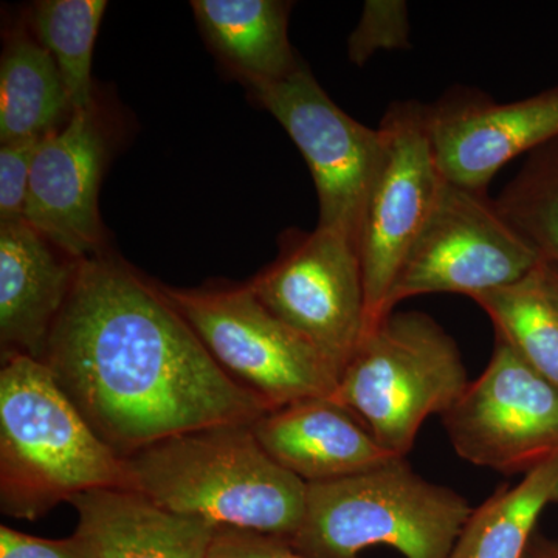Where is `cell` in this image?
<instances>
[{
  "instance_id": "6da1fadb",
  "label": "cell",
  "mask_w": 558,
  "mask_h": 558,
  "mask_svg": "<svg viewBox=\"0 0 558 558\" xmlns=\"http://www.w3.org/2000/svg\"><path fill=\"white\" fill-rule=\"evenodd\" d=\"M39 362L121 458L271 411L220 368L161 286L106 253L81 260Z\"/></svg>"
},
{
  "instance_id": "7a4b0ae2",
  "label": "cell",
  "mask_w": 558,
  "mask_h": 558,
  "mask_svg": "<svg viewBox=\"0 0 558 558\" xmlns=\"http://www.w3.org/2000/svg\"><path fill=\"white\" fill-rule=\"evenodd\" d=\"M252 425H215L135 451L124 458L132 490L218 529L289 543L303 520L307 484L264 451Z\"/></svg>"
},
{
  "instance_id": "3957f363",
  "label": "cell",
  "mask_w": 558,
  "mask_h": 558,
  "mask_svg": "<svg viewBox=\"0 0 558 558\" xmlns=\"http://www.w3.org/2000/svg\"><path fill=\"white\" fill-rule=\"evenodd\" d=\"M97 488H131L124 458L110 449L58 387L25 355L0 369V509L35 521Z\"/></svg>"
},
{
  "instance_id": "277c9868",
  "label": "cell",
  "mask_w": 558,
  "mask_h": 558,
  "mask_svg": "<svg viewBox=\"0 0 558 558\" xmlns=\"http://www.w3.org/2000/svg\"><path fill=\"white\" fill-rule=\"evenodd\" d=\"M472 512L457 490L398 458L360 475L307 484L303 520L289 545L310 558H359L373 546L403 558H450Z\"/></svg>"
},
{
  "instance_id": "5b68a950",
  "label": "cell",
  "mask_w": 558,
  "mask_h": 558,
  "mask_svg": "<svg viewBox=\"0 0 558 558\" xmlns=\"http://www.w3.org/2000/svg\"><path fill=\"white\" fill-rule=\"evenodd\" d=\"M469 384L457 341L435 318L391 312L363 333L330 399L407 458L424 422L449 411Z\"/></svg>"
},
{
  "instance_id": "8992f818",
  "label": "cell",
  "mask_w": 558,
  "mask_h": 558,
  "mask_svg": "<svg viewBox=\"0 0 558 558\" xmlns=\"http://www.w3.org/2000/svg\"><path fill=\"white\" fill-rule=\"evenodd\" d=\"M161 289L220 368L271 410L332 398L339 369L271 314L247 284Z\"/></svg>"
},
{
  "instance_id": "52a82bcc",
  "label": "cell",
  "mask_w": 558,
  "mask_h": 558,
  "mask_svg": "<svg viewBox=\"0 0 558 558\" xmlns=\"http://www.w3.org/2000/svg\"><path fill=\"white\" fill-rule=\"evenodd\" d=\"M542 264L502 218L495 199L444 179L435 207L389 290L385 317L414 296L458 293L473 299L515 284Z\"/></svg>"
},
{
  "instance_id": "ba28073f",
  "label": "cell",
  "mask_w": 558,
  "mask_h": 558,
  "mask_svg": "<svg viewBox=\"0 0 558 558\" xmlns=\"http://www.w3.org/2000/svg\"><path fill=\"white\" fill-rule=\"evenodd\" d=\"M379 131L380 157L357 241L365 284L366 330L385 318L389 290L424 229L444 182L429 140L424 102H392Z\"/></svg>"
},
{
  "instance_id": "9c48e42d",
  "label": "cell",
  "mask_w": 558,
  "mask_h": 558,
  "mask_svg": "<svg viewBox=\"0 0 558 558\" xmlns=\"http://www.w3.org/2000/svg\"><path fill=\"white\" fill-rule=\"evenodd\" d=\"M281 322L341 371L366 330L357 247L333 230H289L277 258L245 282Z\"/></svg>"
},
{
  "instance_id": "30bf717a",
  "label": "cell",
  "mask_w": 558,
  "mask_h": 558,
  "mask_svg": "<svg viewBox=\"0 0 558 558\" xmlns=\"http://www.w3.org/2000/svg\"><path fill=\"white\" fill-rule=\"evenodd\" d=\"M440 422L459 458L526 475L558 454V388L495 336L486 369Z\"/></svg>"
},
{
  "instance_id": "8fae6325",
  "label": "cell",
  "mask_w": 558,
  "mask_h": 558,
  "mask_svg": "<svg viewBox=\"0 0 558 558\" xmlns=\"http://www.w3.org/2000/svg\"><path fill=\"white\" fill-rule=\"evenodd\" d=\"M250 92L303 154L317 190V227L343 234L357 247L380 157L379 128L373 130L348 116L304 64L288 78L256 84Z\"/></svg>"
},
{
  "instance_id": "7c38bea8",
  "label": "cell",
  "mask_w": 558,
  "mask_h": 558,
  "mask_svg": "<svg viewBox=\"0 0 558 558\" xmlns=\"http://www.w3.org/2000/svg\"><path fill=\"white\" fill-rule=\"evenodd\" d=\"M425 121L442 178L487 193L506 165L558 138V84L510 102L451 87L425 105Z\"/></svg>"
},
{
  "instance_id": "4fadbf2b",
  "label": "cell",
  "mask_w": 558,
  "mask_h": 558,
  "mask_svg": "<svg viewBox=\"0 0 558 558\" xmlns=\"http://www.w3.org/2000/svg\"><path fill=\"white\" fill-rule=\"evenodd\" d=\"M108 159V134L95 102L73 110L36 150L24 219L72 258L106 253L98 193Z\"/></svg>"
},
{
  "instance_id": "5bb4252c",
  "label": "cell",
  "mask_w": 558,
  "mask_h": 558,
  "mask_svg": "<svg viewBox=\"0 0 558 558\" xmlns=\"http://www.w3.org/2000/svg\"><path fill=\"white\" fill-rule=\"evenodd\" d=\"M83 259L54 247L27 220L0 226L2 359L43 357Z\"/></svg>"
},
{
  "instance_id": "9a60e30c",
  "label": "cell",
  "mask_w": 558,
  "mask_h": 558,
  "mask_svg": "<svg viewBox=\"0 0 558 558\" xmlns=\"http://www.w3.org/2000/svg\"><path fill=\"white\" fill-rule=\"evenodd\" d=\"M252 429L264 451L306 484L360 475L398 459L351 411L330 398L271 410Z\"/></svg>"
},
{
  "instance_id": "2e32d148",
  "label": "cell",
  "mask_w": 558,
  "mask_h": 558,
  "mask_svg": "<svg viewBox=\"0 0 558 558\" xmlns=\"http://www.w3.org/2000/svg\"><path fill=\"white\" fill-rule=\"evenodd\" d=\"M78 534L95 558H208L218 527L161 508L132 488L72 498Z\"/></svg>"
},
{
  "instance_id": "e0dca14e",
  "label": "cell",
  "mask_w": 558,
  "mask_h": 558,
  "mask_svg": "<svg viewBox=\"0 0 558 558\" xmlns=\"http://www.w3.org/2000/svg\"><path fill=\"white\" fill-rule=\"evenodd\" d=\"M191 7L209 46L248 87L288 78L303 65L288 35L292 3L194 0Z\"/></svg>"
},
{
  "instance_id": "ac0fdd59",
  "label": "cell",
  "mask_w": 558,
  "mask_h": 558,
  "mask_svg": "<svg viewBox=\"0 0 558 558\" xmlns=\"http://www.w3.org/2000/svg\"><path fill=\"white\" fill-rule=\"evenodd\" d=\"M72 112L50 51L22 28L11 33L0 61V143L44 137Z\"/></svg>"
},
{
  "instance_id": "d6986e66",
  "label": "cell",
  "mask_w": 558,
  "mask_h": 558,
  "mask_svg": "<svg viewBox=\"0 0 558 558\" xmlns=\"http://www.w3.org/2000/svg\"><path fill=\"white\" fill-rule=\"evenodd\" d=\"M550 505H558V454L473 509L450 558H523Z\"/></svg>"
},
{
  "instance_id": "ffe728a7",
  "label": "cell",
  "mask_w": 558,
  "mask_h": 558,
  "mask_svg": "<svg viewBox=\"0 0 558 558\" xmlns=\"http://www.w3.org/2000/svg\"><path fill=\"white\" fill-rule=\"evenodd\" d=\"M472 300L494 323L495 336L558 388V301L550 293L543 264L515 284Z\"/></svg>"
},
{
  "instance_id": "44dd1931",
  "label": "cell",
  "mask_w": 558,
  "mask_h": 558,
  "mask_svg": "<svg viewBox=\"0 0 558 558\" xmlns=\"http://www.w3.org/2000/svg\"><path fill=\"white\" fill-rule=\"evenodd\" d=\"M106 9L105 0H43L33 7L36 39L57 62L72 110L95 102L92 61Z\"/></svg>"
},
{
  "instance_id": "7402d4cb",
  "label": "cell",
  "mask_w": 558,
  "mask_h": 558,
  "mask_svg": "<svg viewBox=\"0 0 558 558\" xmlns=\"http://www.w3.org/2000/svg\"><path fill=\"white\" fill-rule=\"evenodd\" d=\"M495 205L543 264L558 270V138L529 154Z\"/></svg>"
},
{
  "instance_id": "603a6c76",
  "label": "cell",
  "mask_w": 558,
  "mask_h": 558,
  "mask_svg": "<svg viewBox=\"0 0 558 558\" xmlns=\"http://www.w3.org/2000/svg\"><path fill=\"white\" fill-rule=\"evenodd\" d=\"M410 32L409 3L368 0L348 39L349 61L362 68L377 51L409 49Z\"/></svg>"
},
{
  "instance_id": "cb8c5ba5",
  "label": "cell",
  "mask_w": 558,
  "mask_h": 558,
  "mask_svg": "<svg viewBox=\"0 0 558 558\" xmlns=\"http://www.w3.org/2000/svg\"><path fill=\"white\" fill-rule=\"evenodd\" d=\"M43 137L0 143V226L24 219L33 160Z\"/></svg>"
},
{
  "instance_id": "d4e9b609",
  "label": "cell",
  "mask_w": 558,
  "mask_h": 558,
  "mask_svg": "<svg viewBox=\"0 0 558 558\" xmlns=\"http://www.w3.org/2000/svg\"><path fill=\"white\" fill-rule=\"evenodd\" d=\"M208 558H310L296 553L288 542L258 532L219 527Z\"/></svg>"
},
{
  "instance_id": "484cf974",
  "label": "cell",
  "mask_w": 558,
  "mask_h": 558,
  "mask_svg": "<svg viewBox=\"0 0 558 558\" xmlns=\"http://www.w3.org/2000/svg\"><path fill=\"white\" fill-rule=\"evenodd\" d=\"M0 558H95L78 534L62 539L35 537L0 526Z\"/></svg>"
},
{
  "instance_id": "4316f807",
  "label": "cell",
  "mask_w": 558,
  "mask_h": 558,
  "mask_svg": "<svg viewBox=\"0 0 558 558\" xmlns=\"http://www.w3.org/2000/svg\"><path fill=\"white\" fill-rule=\"evenodd\" d=\"M523 558H558V542L535 531Z\"/></svg>"
},
{
  "instance_id": "83f0119b",
  "label": "cell",
  "mask_w": 558,
  "mask_h": 558,
  "mask_svg": "<svg viewBox=\"0 0 558 558\" xmlns=\"http://www.w3.org/2000/svg\"><path fill=\"white\" fill-rule=\"evenodd\" d=\"M543 274H545V279L546 282H548L550 293H553L558 301V270L548 266V264H543Z\"/></svg>"
}]
</instances>
